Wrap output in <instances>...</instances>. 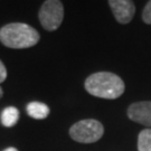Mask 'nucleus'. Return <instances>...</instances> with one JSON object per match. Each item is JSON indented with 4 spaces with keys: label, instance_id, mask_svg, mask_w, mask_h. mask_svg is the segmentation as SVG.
Masks as SVG:
<instances>
[{
    "label": "nucleus",
    "instance_id": "1",
    "mask_svg": "<svg viewBox=\"0 0 151 151\" xmlns=\"http://www.w3.org/2000/svg\"><path fill=\"white\" fill-rule=\"evenodd\" d=\"M84 86L91 95L106 100L118 99L125 90L122 78L110 72H97L90 75L85 80Z\"/></svg>",
    "mask_w": 151,
    "mask_h": 151
},
{
    "label": "nucleus",
    "instance_id": "2",
    "mask_svg": "<svg viewBox=\"0 0 151 151\" xmlns=\"http://www.w3.org/2000/svg\"><path fill=\"white\" fill-rule=\"evenodd\" d=\"M38 32L24 22H11L0 28V42L14 49L29 48L39 42Z\"/></svg>",
    "mask_w": 151,
    "mask_h": 151
},
{
    "label": "nucleus",
    "instance_id": "3",
    "mask_svg": "<svg viewBox=\"0 0 151 151\" xmlns=\"http://www.w3.org/2000/svg\"><path fill=\"white\" fill-rule=\"evenodd\" d=\"M103 124L94 119L81 120L74 123L70 129V138L80 143H94L103 137Z\"/></svg>",
    "mask_w": 151,
    "mask_h": 151
},
{
    "label": "nucleus",
    "instance_id": "4",
    "mask_svg": "<svg viewBox=\"0 0 151 151\" xmlns=\"http://www.w3.org/2000/svg\"><path fill=\"white\" fill-rule=\"evenodd\" d=\"M38 18L44 29L47 32H54L63 22L64 6L58 0L44 1L38 12Z\"/></svg>",
    "mask_w": 151,
    "mask_h": 151
},
{
    "label": "nucleus",
    "instance_id": "5",
    "mask_svg": "<svg viewBox=\"0 0 151 151\" xmlns=\"http://www.w3.org/2000/svg\"><path fill=\"white\" fill-rule=\"evenodd\" d=\"M109 5L116 22L120 24H129L134 17L135 6L131 0H110Z\"/></svg>",
    "mask_w": 151,
    "mask_h": 151
},
{
    "label": "nucleus",
    "instance_id": "6",
    "mask_svg": "<svg viewBox=\"0 0 151 151\" xmlns=\"http://www.w3.org/2000/svg\"><path fill=\"white\" fill-rule=\"evenodd\" d=\"M128 116L133 122L151 128V101L132 103L128 109Z\"/></svg>",
    "mask_w": 151,
    "mask_h": 151
},
{
    "label": "nucleus",
    "instance_id": "7",
    "mask_svg": "<svg viewBox=\"0 0 151 151\" xmlns=\"http://www.w3.org/2000/svg\"><path fill=\"white\" fill-rule=\"evenodd\" d=\"M26 111L28 115L35 120H44L49 115V108L42 102H30Z\"/></svg>",
    "mask_w": 151,
    "mask_h": 151
},
{
    "label": "nucleus",
    "instance_id": "8",
    "mask_svg": "<svg viewBox=\"0 0 151 151\" xmlns=\"http://www.w3.org/2000/svg\"><path fill=\"white\" fill-rule=\"evenodd\" d=\"M19 120V111L15 106H8L1 112V123L6 128H11Z\"/></svg>",
    "mask_w": 151,
    "mask_h": 151
},
{
    "label": "nucleus",
    "instance_id": "9",
    "mask_svg": "<svg viewBox=\"0 0 151 151\" xmlns=\"http://www.w3.org/2000/svg\"><path fill=\"white\" fill-rule=\"evenodd\" d=\"M138 150L151 151V129L142 130L138 137Z\"/></svg>",
    "mask_w": 151,
    "mask_h": 151
},
{
    "label": "nucleus",
    "instance_id": "10",
    "mask_svg": "<svg viewBox=\"0 0 151 151\" xmlns=\"http://www.w3.org/2000/svg\"><path fill=\"white\" fill-rule=\"evenodd\" d=\"M142 19L143 22L148 24V25H151V1H149L146 5V7L143 8V11H142Z\"/></svg>",
    "mask_w": 151,
    "mask_h": 151
},
{
    "label": "nucleus",
    "instance_id": "11",
    "mask_svg": "<svg viewBox=\"0 0 151 151\" xmlns=\"http://www.w3.org/2000/svg\"><path fill=\"white\" fill-rule=\"evenodd\" d=\"M6 78H7V70H6L5 64L0 60V84L5 82Z\"/></svg>",
    "mask_w": 151,
    "mask_h": 151
},
{
    "label": "nucleus",
    "instance_id": "12",
    "mask_svg": "<svg viewBox=\"0 0 151 151\" xmlns=\"http://www.w3.org/2000/svg\"><path fill=\"white\" fill-rule=\"evenodd\" d=\"M4 151H18L16 148H14V147H9V148H6Z\"/></svg>",
    "mask_w": 151,
    "mask_h": 151
},
{
    "label": "nucleus",
    "instance_id": "13",
    "mask_svg": "<svg viewBox=\"0 0 151 151\" xmlns=\"http://www.w3.org/2000/svg\"><path fill=\"white\" fill-rule=\"evenodd\" d=\"M2 94H4V91H2V88H1V86H0V97L2 96Z\"/></svg>",
    "mask_w": 151,
    "mask_h": 151
}]
</instances>
